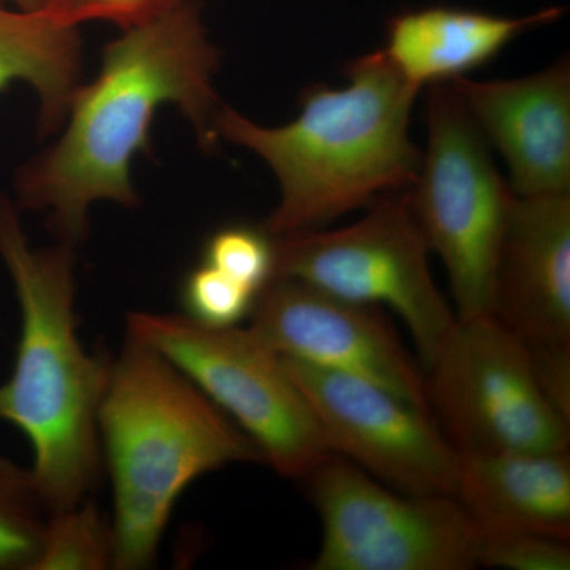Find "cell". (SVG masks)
<instances>
[{"label": "cell", "mask_w": 570, "mask_h": 570, "mask_svg": "<svg viewBox=\"0 0 570 570\" xmlns=\"http://www.w3.org/2000/svg\"><path fill=\"white\" fill-rule=\"evenodd\" d=\"M127 326L223 409L281 478L303 480L332 453L283 356L249 330L159 313H130Z\"/></svg>", "instance_id": "6"}, {"label": "cell", "mask_w": 570, "mask_h": 570, "mask_svg": "<svg viewBox=\"0 0 570 570\" xmlns=\"http://www.w3.org/2000/svg\"><path fill=\"white\" fill-rule=\"evenodd\" d=\"M275 277L392 309L414 337L423 363L455 322L431 275V250L407 190L377 198L347 227L275 236Z\"/></svg>", "instance_id": "7"}, {"label": "cell", "mask_w": 570, "mask_h": 570, "mask_svg": "<svg viewBox=\"0 0 570 570\" xmlns=\"http://www.w3.org/2000/svg\"><path fill=\"white\" fill-rule=\"evenodd\" d=\"M344 73V88L303 92L299 115L285 126H262L228 105L216 112L217 140L261 157L279 183V204L264 224L269 235L324 228L417 179L422 153L409 127L420 91L384 50L352 59Z\"/></svg>", "instance_id": "2"}, {"label": "cell", "mask_w": 570, "mask_h": 570, "mask_svg": "<svg viewBox=\"0 0 570 570\" xmlns=\"http://www.w3.org/2000/svg\"><path fill=\"white\" fill-rule=\"evenodd\" d=\"M184 0H39V10L67 26L108 21L129 29L175 9Z\"/></svg>", "instance_id": "22"}, {"label": "cell", "mask_w": 570, "mask_h": 570, "mask_svg": "<svg viewBox=\"0 0 570 570\" xmlns=\"http://www.w3.org/2000/svg\"><path fill=\"white\" fill-rule=\"evenodd\" d=\"M475 562L478 568L489 569L569 570V540L535 532L478 528Z\"/></svg>", "instance_id": "21"}, {"label": "cell", "mask_w": 570, "mask_h": 570, "mask_svg": "<svg viewBox=\"0 0 570 570\" xmlns=\"http://www.w3.org/2000/svg\"><path fill=\"white\" fill-rule=\"evenodd\" d=\"M204 262L261 295L275 279V236L264 227L227 225L206 239Z\"/></svg>", "instance_id": "19"}, {"label": "cell", "mask_w": 570, "mask_h": 570, "mask_svg": "<svg viewBox=\"0 0 570 570\" xmlns=\"http://www.w3.org/2000/svg\"><path fill=\"white\" fill-rule=\"evenodd\" d=\"M257 296L205 262L181 285L184 316L213 328L238 326L249 318Z\"/></svg>", "instance_id": "20"}, {"label": "cell", "mask_w": 570, "mask_h": 570, "mask_svg": "<svg viewBox=\"0 0 570 570\" xmlns=\"http://www.w3.org/2000/svg\"><path fill=\"white\" fill-rule=\"evenodd\" d=\"M115 498L112 569L156 560L171 510L202 475L265 463L253 439L156 348L127 337L99 407Z\"/></svg>", "instance_id": "4"}, {"label": "cell", "mask_w": 570, "mask_h": 570, "mask_svg": "<svg viewBox=\"0 0 570 570\" xmlns=\"http://www.w3.org/2000/svg\"><path fill=\"white\" fill-rule=\"evenodd\" d=\"M425 367L428 404L459 453L569 450L570 422L540 390L530 347L494 314L455 318Z\"/></svg>", "instance_id": "8"}, {"label": "cell", "mask_w": 570, "mask_h": 570, "mask_svg": "<svg viewBox=\"0 0 570 570\" xmlns=\"http://www.w3.org/2000/svg\"><path fill=\"white\" fill-rule=\"evenodd\" d=\"M51 509L31 469L0 459V570H33Z\"/></svg>", "instance_id": "17"}, {"label": "cell", "mask_w": 570, "mask_h": 570, "mask_svg": "<svg viewBox=\"0 0 570 570\" xmlns=\"http://www.w3.org/2000/svg\"><path fill=\"white\" fill-rule=\"evenodd\" d=\"M78 28L40 10L0 6V92L28 82L39 97V134L48 137L66 122L82 69Z\"/></svg>", "instance_id": "16"}, {"label": "cell", "mask_w": 570, "mask_h": 570, "mask_svg": "<svg viewBox=\"0 0 570 570\" xmlns=\"http://www.w3.org/2000/svg\"><path fill=\"white\" fill-rule=\"evenodd\" d=\"M283 362L330 452L390 489L455 498L460 453L433 412L366 379Z\"/></svg>", "instance_id": "10"}, {"label": "cell", "mask_w": 570, "mask_h": 570, "mask_svg": "<svg viewBox=\"0 0 570 570\" xmlns=\"http://www.w3.org/2000/svg\"><path fill=\"white\" fill-rule=\"evenodd\" d=\"M246 328L284 358L366 379L431 412L425 373L382 307L275 277L255 299Z\"/></svg>", "instance_id": "11"}, {"label": "cell", "mask_w": 570, "mask_h": 570, "mask_svg": "<svg viewBox=\"0 0 570 570\" xmlns=\"http://www.w3.org/2000/svg\"><path fill=\"white\" fill-rule=\"evenodd\" d=\"M528 347L540 390L570 422V344Z\"/></svg>", "instance_id": "23"}, {"label": "cell", "mask_w": 570, "mask_h": 570, "mask_svg": "<svg viewBox=\"0 0 570 570\" xmlns=\"http://www.w3.org/2000/svg\"><path fill=\"white\" fill-rule=\"evenodd\" d=\"M493 314L528 346L570 344V194H513Z\"/></svg>", "instance_id": "13"}, {"label": "cell", "mask_w": 570, "mask_h": 570, "mask_svg": "<svg viewBox=\"0 0 570 570\" xmlns=\"http://www.w3.org/2000/svg\"><path fill=\"white\" fill-rule=\"evenodd\" d=\"M456 501L475 527L570 540V453H460Z\"/></svg>", "instance_id": "14"}, {"label": "cell", "mask_w": 570, "mask_h": 570, "mask_svg": "<svg viewBox=\"0 0 570 570\" xmlns=\"http://www.w3.org/2000/svg\"><path fill=\"white\" fill-rule=\"evenodd\" d=\"M303 480L322 528L309 569L478 568V528L456 498L390 489L335 453Z\"/></svg>", "instance_id": "9"}, {"label": "cell", "mask_w": 570, "mask_h": 570, "mask_svg": "<svg viewBox=\"0 0 570 570\" xmlns=\"http://www.w3.org/2000/svg\"><path fill=\"white\" fill-rule=\"evenodd\" d=\"M426 129L412 213L448 273L456 318L489 316L513 193L449 82L428 86Z\"/></svg>", "instance_id": "5"}, {"label": "cell", "mask_w": 570, "mask_h": 570, "mask_svg": "<svg viewBox=\"0 0 570 570\" xmlns=\"http://www.w3.org/2000/svg\"><path fill=\"white\" fill-rule=\"evenodd\" d=\"M112 521L89 499L52 510L43 549L33 570H102L112 568Z\"/></svg>", "instance_id": "18"}, {"label": "cell", "mask_w": 570, "mask_h": 570, "mask_svg": "<svg viewBox=\"0 0 570 570\" xmlns=\"http://www.w3.org/2000/svg\"><path fill=\"white\" fill-rule=\"evenodd\" d=\"M17 9L32 11L39 10V0H13Z\"/></svg>", "instance_id": "24"}, {"label": "cell", "mask_w": 570, "mask_h": 570, "mask_svg": "<svg viewBox=\"0 0 570 570\" xmlns=\"http://www.w3.org/2000/svg\"><path fill=\"white\" fill-rule=\"evenodd\" d=\"M562 14V7L521 17L444 6L404 11L389 21L384 52L404 80L422 91L466 77L524 32L553 24Z\"/></svg>", "instance_id": "15"}, {"label": "cell", "mask_w": 570, "mask_h": 570, "mask_svg": "<svg viewBox=\"0 0 570 570\" xmlns=\"http://www.w3.org/2000/svg\"><path fill=\"white\" fill-rule=\"evenodd\" d=\"M18 212L0 195V258L21 307L17 363L0 385V420L31 442L33 479L52 512L85 501L99 482V407L111 360L89 354L78 337L75 247L36 249Z\"/></svg>", "instance_id": "3"}, {"label": "cell", "mask_w": 570, "mask_h": 570, "mask_svg": "<svg viewBox=\"0 0 570 570\" xmlns=\"http://www.w3.org/2000/svg\"><path fill=\"white\" fill-rule=\"evenodd\" d=\"M490 148L509 168L520 197L570 194V62L515 80L449 82Z\"/></svg>", "instance_id": "12"}, {"label": "cell", "mask_w": 570, "mask_h": 570, "mask_svg": "<svg viewBox=\"0 0 570 570\" xmlns=\"http://www.w3.org/2000/svg\"><path fill=\"white\" fill-rule=\"evenodd\" d=\"M219 66L220 50L195 0L124 29L105 47L96 80L75 92L62 137L18 168L14 204L47 214L59 243L80 245L92 204L132 208L140 202L130 168L138 153L151 154L149 130L163 105L179 108L205 151L216 146Z\"/></svg>", "instance_id": "1"}]
</instances>
